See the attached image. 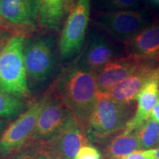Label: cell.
I'll use <instances>...</instances> for the list:
<instances>
[{"label":"cell","instance_id":"ffe728a7","mask_svg":"<svg viewBox=\"0 0 159 159\" xmlns=\"http://www.w3.org/2000/svg\"><path fill=\"white\" fill-rule=\"evenodd\" d=\"M8 27V26L6 25L5 24H1L0 22V55L7 47L11 38L16 35L13 34V32Z\"/></svg>","mask_w":159,"mask_h":159},{"label":"cell","instance_id":"4fadbf2b","mask_svg":"<svg viewBox=\"0 0 159 159\" xmlns=\"http://www.w3.org/2000/svg\"><path fill=\"white\" fill-rule=\"evenodd\" d=\"M114 51L102 37L97 35L89 42L80 61V68L96 74L114 58Z\"/></svg>","mask_w":159,"mask_h":159},{"label":"cell","instance_id":"83f0119b","mask_svg":"<svg viewBox=\"0 0 159 159\" xmlns=\"http://www.w3.org/2000/svg\"><path fill=\"white\" fill-rule=\"evenodd\" d=\"M35 159H53V158H52L50 157L47 156H45V155H39V156H38Z\"/></svg>","mask_w":159,"mask_h":159},{"label":"cell","instance_id":"2e32d148","mask_svg":"<svg viewBox=\"0 0 159 159\" xmlns=\"http://www.w3.org/2000/svg\"><path fill=\"white\" fill-rule=\"evenodd\" d=\"M142 150L136 132L124 131L113 139L106 148L108 156L111 158L122 159L135 151Z\"/></svg>","mask_w":159,"mask_h":159},{"label":"cell","instance_id":"484cf974","mask_svg":"<svg viewBox=\"0 0 159 159\" xmlns=\"http://www.w3.org/2000/svg\"><path fill=\"white\" fill-rule=\"evenodd\" d=\"M6 128V123L5 121L3 120V119L0 118V136L2 134L4 130H5Z\"/></svg>","mask_w":159,"mask_h":159},{"label":"cell","instance_id":"9c48e42d","mask_svg":"<svg viewBox=\"0 0 159 159\" xmlns=\"http://www.w3.org/2000/svg\"><path fill=\"white\" fill-rule=\"evenodd\" d=\"M97 22L111 35L125 43L146 27L147 20L140 12L125 10L102 13Z\"/></svg>","mask_w":159,"mask_h":159},{"label":"cell","instance_id":"603a6c76","mask_svg":"<svg viewBox=\"0 0 159 159\" xmlns=\"http://www.w3.org/2000/svg\"><path fill=\"white\" fill-rule=\"evenodd\" d=\"M39 155L33 149V150L24 151V152H19V153L14 155V156L9 157L6 159H35Z\"/></svg>","mask_w":159,"mask_h":159},{"label":"cell","instance_id":"d4e9b609","mask_svg":"<svg viewBox=\"0 0 159 159\" xmlns=\"http://www.w3.org/2000/svg\"><path fill=\"white\" fill-rule=\"evenodd\" d=\"M77 1H78V0H63V2H64L65 10L67 15H68L69 12L71 11V9L75 7V5H76Z\"/></svg>","mask_w":159,"mask_h":159},{"label":"cell","instance_id":"f1b7e54d","mask_svg":"<svg viewBox=\"0 0 159 159\" xmlns=\"http://www.w3.org/2000/svg\"><path fill=\"white\" fill-rule=\"evenodd\" d=\"M151 2L154 3V4H157V5H159V0H149Z\"/></svg>","mask_w":159,"mask_h":159},{"label":"cell","instance_id":"44dd1931","mask_svg":"<svg viewBox=\"0 0 159 159\" xmlns=\"http://www.w3.org/2000/svg\"><path fill=\"white\" fill-rule=\"evenodd\" d=\"M107 3L112 8L125 11L136 7L138 0H107Z\"/></svg>","mask_w":159,"mask_h":159},{"label":"cell","instance_id":"7402d4cb","mask_svg":"<svg viewBox=\"0 0 159 159\" xmlns=\"http://www.w3.org/2000/svg\"><path fill=\"white\" fill-rule=\"evenodd\" d=\"M122 159H152V150H140L135 151Z\"/></svg>","mask_w":159,"mask_h":159},{"label":"cell","instance_id":"8992f818","mask_svg":"<svg viewBox=\"0 0 159 159\" xmlns=\"http://www.w3.org/2000/svg\"><path fill=\"white\" fill-rule=\"evenodd\" d=\"M90 0H78L69 13L59 40L62 59L71 58L82 48L90 17Z\"/></svg>","mask_w":159,"mask_h":159},{"label":"cell","instance_id":"5b68a950","mask_svg":"<svg viewBox=\"0 0 159 159\" xmlns=\"http://www.w3.org/2000/svg\"><path fill=\"white\" fill-rule=\"evenodd\" d=\"M24 57L27 80L33 83L45 82L55 65V42L52 36L25 39Z\"/></svg>","mask_w":159,"mask_h":159},{"label":"cell","instance_id":"7a4b0ae2","mask_svg":"<svg viewBox=\"0 0 159 159\" xmlns=\"http://www.w3.org/2000/svg\"><path fill=\"white\" fill-rule=\"evenodd\" d=\"M21 33L13 35L0 55V90L25 100L30 95L26 71Z\"/></svg>","mask_w":159,"mask_h":159},{"label":"cell","instance_id":"30bf717a","mask_svg":"<svg viewBox=\"0 0 159 159\" xmlns=\"http://www.w3.org/2000/svg\"><path fill=\"white\" fill-rule=\"evenodd\" d=\"M142 61V57L133 54L111 60L95 74L99 94L105 93L132 75Z\"/></svg>","mask_w":159,"mask_h":159},{"label":"cell","instance_id":"4316f807","mask_svg":"<svg viewBox=\"0 0 159 159\" xmlns=\"http://www.w3.org/2000/svg\"><path fill=\"white\" fill-rule=\"evenodd\" d=\"M152 159H159V147L156 149H152Z\"/></svg>","mask_w":159,"mask_h":159},{"label":"cell","instance_id":"ba28073f","mask_svg":"<svg viewBox=\"0 0 159 159\" xmlns=\"http://www.w3.org/2000/svg\"><path fill=\"white\" fill-rule=\"evenodd\" d=\"M72 116L58 97H48L38 118L30 143L43 144L50 141L63 130Z\"/></svg>","mask_w":159,"mask_h":159},{"label":"cell","instance_id":"e0dca14e","mask_svg":"<svg viewBox=\"0 0 159 159\" xmlns=\"http://www.w3.org/2000/svg\"><path fill=\"white\" fill-rule=\"evenodd\" d=\"M27 108L24 99L0 90V118L16 119Z\"/></svg>","mask_w":159,"mask_h":159},{"label":"cell","instance_id":"f546056e","mask_svg":"<svg viewBox=\"0 0 159 159\" xmlns=\"http://www.w3.org/2000/svg\"><path fill=\"white\" fill-rule=\"evenodd\" d=\"M2 21V19H1V16H0V22H1Z\"/></svg>","mask_w":159,"mask_h":159},{"label":"cell","instance_id":"cb8c5ba5","mask_svg":"<svg viewBox=\"0 0 159 159\" xmlns=\"http://www.w3.org/2000/svg\"><path fill=\"white\" fill-rule=\"evenodd\" d=\"M150 119L159 123V100L151 112Z\"/></svg>","mask_w":159,"mask_h":159},{"label":"cell","instance_id":"6da1fadb","mask_svg":"<svg viewBox=\"0 0 159 159\" xmlns=\"http://www.w3.org/2000/svg\"><path fill=\"white\" fill-rule=\"evenodd\" d=\"M57 91V97L87 134L89 119L98 100L96 75L80 67L71 69L59 81Z\"/></svg>","mask_w":159,"mask_h":159},{"label":"cell","instance_id":"7c38bea8","mask_svg":"<svg viewBox=\"0 0 159 159\" xmlns=\"http://www.w3.org/2000/svg\"><path fill=\"white\" fill-rule=\"evenodd\" d=\"M137 108L124 131L135 132L150 119L152 109L159 100V79H153L145 84L136 98Z\"/></svg>","mask_w":159,"mask_h":159},{"label":"cell","instance_id":"d6986e66","mask_svg":"<svg viewBox=\"0 0 159 159\" xmlns=\"http://www.w3.org/2000/svg\"><path fill=\"white\" fill-rule=\"evenodd\" d=\"M75 159H102V155L96 148L88 144L80 148Z\"/></svg>","mask_w":159,"mask_h":159},{"label":"cell","instance_id":"3957f363","mask_svg":"<svg viewBox=\"0 0 159 159\" xmlns=\"http://www.w3.org/2000/svg\"><path fill=\"white\" fill-rule=\"evenodd\" d=\"M131 114L130 105L121 104L99 94L87 128L89 140H98L125 130Z\"/></svg>","mask_w":159,"mask_h":159},{"label":"cell","instance_id":"277c9868","mask_svg":"<svg viewBox=\"0 0 159 159\" xmlns=\"http://www.w3.org/2000/svg\"><path fill=\"white\" fill-rule=\"evenodd\" d=\"M48 97V94L45 95L31 104L5 128L0 136V159H6L19 153L30 142L38 118Z\"/></svg>","mask_w":159,"mask_h":159},{"label":"cell","instance_id":"ac0fdd59","mask_svg":"<svg viewBox=\"0 0 159 159\" xmlns=\"http://www.w3.org/2000/svg\"><path fill=\"white\" fill-rule=\"evenodd\" d=\"M142 150H152L159 147V123L149 119L136 131Z\"/></svg>","mask_w":159,"mask_h":159},{"label":"cell","instance_id":"8fae6325","mask_svg":"<svg viewBox=\"0 0 159 159\" xmlns=\"http://www.w3.org/2000/svg\"><path fill=\"white\" fill-rule=\"evenodd\" d=\"M0 16L9 27H35L39 23L37 0H0Z\"/></svg>","mask_w":159,"mask_h":159},{"label":"cell","instance_id":"9a60e30c","mask_svg":"<svg viewBox=\"0 0 159 159\" xmlns=\"http://www.w3.org/2000/svg\"><path fill=\"white\" fill-rule=\"evenodd\" d=\"M39 24L43 28L58 30L66 16L63 0H37Z\"/></svg>","mask_w":159,"mask_h":159},{"label":"cell","instance_id":"52a82bcc","mask_svg":"<svg viewBox=\"0 0 159 159\" xmlns=\"http://www.w3.org/2000/svg\"><path fill=\"white\" fill-rule=\"evenodd\" d=\"M85 131L76 119L71 117L55 138L43 144H30L39 155H45L53 159H75L83 146L89 144Z\"/></svg>","mask_w":159,"mask_h":159},{"label":"cell","instance_id":"5bb4252c","mask_svg":"<svg viewBox=\"0 0 159 159\" xmlns=\"http://www.w3.org/2000/svg\"><path fill=\"white\" fill-rule=\"evenodd\" d=\"M125 44L129 54L141 57L159 56V23L146 26Z\"/></svg>","mask_w":159,"mask_h":159}]
</instances>
